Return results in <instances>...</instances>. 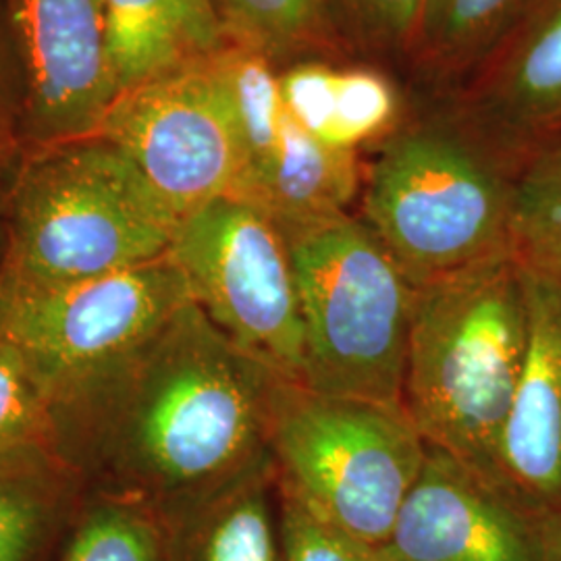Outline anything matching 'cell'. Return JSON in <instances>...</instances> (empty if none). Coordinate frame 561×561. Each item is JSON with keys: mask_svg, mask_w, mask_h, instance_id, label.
I'll return each mask as SVG.
<instances>
[{"mask_svg": "<svg viewBox=\"0 0 561 561\" xmlns=\"http://www.w3.org/2000/svg\"><path fill=\"white\" fill-rule=\"evenodd\" d=\"M279 379L187 301L53 405L62 458L83 491L136 500L171 524L273 460Z\"/></svg>", "mask_w": 561, "mask_h": 561, "instance_id": "obj_1", "label": "cell"}, {"mask_svg": "<svg viewBox=\"0 0 561 561\" xmlns=\"http://www.w3.org/2000/svg\"><path fill=\"white\" fill-rule=\"evenodd\" d=\"M526 352L528 304L512 252L424 280L400 405L426 445L500 484V443Z\"/></svg>", "mask_w": 561, "mask_h": 561, "instance_id": "obj_2", "label": "cell"}, {"mask_svg": "<svg viewBox=\"0 0 561 561\" xmlns=\"http://www.w3.org/2000/svg\"><path fill=\"white\" fill-rule=\"evenodd\" d=\"M180 222L99 134L30 148L9 204L0 279L59 285L159 261Z\"/></svg>", "mask_w": 561, "mask_h": 561, "instance_id": "obj_3", "label": "cell"}, {"mask_svg": "<svg viewBox=\"0 0 561 561\" xmlns=\"http://www.w3.org/2000/svg\"><path fill=\"white\" fill-rule=\"evenodd\" d=\"M300 294L301 385L400 403L419 285L358 215L283 227Z\"/></svg>", "mask_w": 561, "mask_h": 561, "instance_id": "obj_4", "label": "cell"}, {"mask_svg": "<svg viewBox=\"0 0 561 561\" xmlns=\"http://www.w3.org/2000/svg\"><path fill=\"white\" fill-rule=\"evenodd\" d=\"M512 196L481 140L431 121L385 138L362 175L358 217L421 285L512 252Z\"/></svg>", "mask_w": 561, "mask_h": 561, "instance_id": "obj_5", "label": "cell"}, {"mask_svg": "<svg viewBox=\"0 0 561 561\" xmlns=\"http://www.w3.org/2000/svg\"><path fill=\"white\" fill-rule=\"evenodd\" d=\"M268 447L280 489L368 549L387 541L428 454L400 403L285 379L273 391Z\"/></svg>", "mask_w": 561, "mask_h": 561, "instance_id": "obj_6", "label": "cell"}, {"mask_svg": "<svg viewBox=\"0 0 561 561\" xmlns=\"http://www.w3.org/2000/svg\"><path fill=\"white\" fill-rule=\"evenodd\" d=\"M187 301L169 256L59 285L0 279V340L20 352L55 405L127 358Z\"/></svg>", "mask_w": 561, "mask_h": 561, "instance_id": "obj_7", "label": "cell"}, {"mask_svg": "<svg viewBox=\"0 0 561 561\" xmlns=\"http://www.w3.org/2000/svg\"><path fill=\"white\" fill-rule=\"evenodd\" d=\"M167 256L227 340L280 379L301 382L300 294L279 222L252 202L222 196L180 222Z\"/></svg>", "mask_w": 561, "mask_h": 561, "instance_id": "obj_8", "label": "cell"}, {"mask_svg": "<svg viewBox=\"0 0 561 561\" xmlns=\"http://www.w3.org/2000/svg\"><path fill=\"white\" fill-rule=\"evenodd\" d=\"M96 134L140 169L180 221L240 190V125L215 59L121 92Z\"/></svg>", "mask_w": 561, "mask_h": 561, "instance_id": "obj_9", "label": "cell"}, {"mask_svg": "<svg viewBox=\"0 0 561 561\" xmlns=\"http://www.w3.org/2000/svg\"><path fill=\"white\" fill-rule=\"evenodd\" d=\"M27 148L94 136L117 88L104 0H0Z\"/></svg>", "mask_w": 561, "mask_h": 561, "instance_id": "obj_10", "label": "cell"}, {"mask_svg": "<svg viewBox=\"0 0 561 561\" xmlns=\"http://www.w3.org/2000/svg\"><path fill=\"white\" fill-rule=\"evenodd\" d=\"M375 561H551L547 524L500 484L428 445Z\"/></svg>", "mask_w": 561, "mask_h": 561, "instance_id": "obj_11", "label": "cell"}, {"mask_svg": "<svg viewBox=\"0 0 561 561\" xmlns=\"http://www.w3.org/2000/svg\"><path fill=\"white\" fill-rule=\"evenodd\" d=\"M522 268L528 352L503 428L497 481L541 520L561 518V283Z\"/></svg>", "mask_w": 561, "mask_h": 561, "instance_id": "obj_12", "label": "cell"}, {"mask_svg": "<svg viewBox=\"0 0 561 561\" xmlns=\"http://www.w3.org/2000/svg\"><path fill=\"white\" fill-rule=\"evenodd\" d=\"M117 94L215 59L231 42L215 0H104Z\"/></svg>", "mask_w": 561, "mask_h": 561, "instance_id": "obj_13", "label": "cell"}, {"mask_svg": "<svg viewBox=\"0 0 561 561\" xmlns=\"http://www.w3.org/2000/svg\"><path fill=\"white\" fill-rule=\"evenodd\" d=\"M169 528V561H285L275 461L185 512Z\"/></svg>", "mask_w": 561, "mask_h": 561, "instance_id": "obj_14", "label": "cell"}, {"mask_svg": "<svg viewBox=\"0 0 561 561\" xmlns=\"http://www.w3.org/2000/svg\"><path fill=\"white\" fill-rule=\"evenodd\" d=\"M481 121L500 134L561 119V0H545L479 96Z\"/></svg>", "mask_w": 561, "mask_h": 561, "instance_id": "obj_15", "label": "cell"}, {"mask_svg": "<svg viewBox=\"0 0 561 561\" xmlns=\"http://www.w3.org/2000/svg\"><path fill=\"white\" fill-rule=\"evenodd\" d=\"M0 482H78L53 405L20 352L0 340ZM83 489V486H81Z\"/></svg>", "mask_w": 561, "mask_h": 561, "instance_id": "obj_16", "label": "cell"}, {"mask_svg": "<svg viewBox=\"0 0 561 561\" xmlns=\"http://www.w3.org/2000/svg\"><path fill=\"white\" fill-rule=\"evenodd\" d=\"M171 528L144 503L83 491L53 561H169Z\"/></svg>", "mask_w": 561, "mask_h": 561, "instance_id": "obj_17", "label": "cell"}, {"mask_svg": "<svg viewBox=\"0 0 561 561\" xmlns=\"http://www.w3.org/2000/svg\"><path fill=\"white\" fill-rule=\"evenodd\" d=\"M78 482H0V561H53L80 503Z\"/></svg>", "mask_w": 561, "mask_h": 561, "instance_id": "obj_18", "label": "cell"}, {"mask_svg": "<svg viewBox=\"0 0 561 561\" xmlns=\"http://www.w3.org/2000/svg\"><path fill=\"white\" fill-rule=\"evenodd\" d=\"M510 245L520 266L561 283V148L514 181Z\"/></svg>", "mask_w": 561, "mask_h": 561, "instance_id": "obj_19", "label": "cell"}, {"mask_svg": "<svg viewBox=\"0 0 561 561\" xmlns=\"http://www.w3.org/2000/svg\"><path fill=\"white\" fill-rule=\"evenodd\" d=\"M231 44L277 65L296 59L324 38L327 0H215Z\"/></svg>", "mask_w": 561, "mask_h": 561, "instance_id": "obj_20", "label": "cell"}, {"mask_svg": "<svg viewBox=\"0 0 561 561\" xmlns=\"http://www.w3.org/2000/svg\"><path fill=\"white\" fill-rule=\"evenodd\" d=\"M398 115V92L381 73L333 67L317 138L341 150L358 152L364 144L389 136Z\"/></svg>", "mask_w": 561, "mask_h": 561, "instance_id": "obj_21", "label": "cell"}, {"mask_svg": "<svg viewBox=\"0 0 561 561\" xmlns=\"http://www.w3.org/2000/svg\"><path fill=\"white\" fill-rule=\"evenodd\" d=\"M520 0H426L419 41L443 60L468 59L491 41Z\"/></svg>", "mask_w": 561, "mask_h": 561, "instance_id": "obj_22", "label": "cell"}, {"mask_svg": "<svg viewBox=\"0 0 561 561\" xmlns=\"http://www.w3.org/2000/svg\"><path fill=\"white\" fill-rule=\"evenodd\" d=\"M280 526L285 561H375L368 547L322 522L283 489Z\"/></svg>", "mask_w": 561, "mask_h": 561, "instance_id": "obj_23", "label": "cell"}, {"mask_svg": "<svg viewBox=\"0 0 561 561\" xmlns=\"http://www.w3.org/2000/svg\"><path fill=\"white\" fill-rule=\"evenodd\" d=\"M27 150L20 83L0 23V259L4 250L9 204Z\"/></svg>", "mask_w": 561, "mask_h": 561, "instance_id": "obj_24", "label": "cell"}, {"mask_svg": "<svg viewBox=\"0 0 561 561\" xmlns=\"http://www.w3.org/2000/svg\"><path fill=\"white\" fill-rule=\"evenodd\" d=\"M350 11L377 36L389 42L419 36L426 0H343Z\"/></svg>", "mask_w": 561, "mask_h": 561, "instance_id": "obj_25", "label": "cell"}, {"mask_svg": "<svg viewBox=\"0 0 561 561\" xmlns=\"http://www.w3.org/2000/svg\"><path fill=\"white\" fill-rule=\"evenodd\" d=\"M549 522H553V524H558V526H560V528H561V520H549Z\"/></svg>", "mask_w": 561, "mask_h": 561, "instance_id": "obj_26", "label": "cell"}]
</instances>
